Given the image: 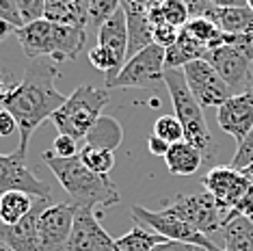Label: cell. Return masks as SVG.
I'll list each match as a JSON object with an SVG mask.
<instances>
[{
  "mask_svg": "<svg viewBox=\"0 0 253 251\" xmlns=\"http://www.w3.org/2000/svg\"><path fill=\"white\" fill-rule=\"evenodd\" d=\"M56 78H59V70H56L54 61L50 59L31 61L20 81V87L2 104V108H7L13 115L15 124H18L20 130L18 150L22 154H26L33 132L45 119H52V115L67 100L56 89Z\"/></svg>",
  "mask_w": 253,
  "mask_h": 251,
  "instance_id": "6da1fadb",
  "label": "cell"
},
{
  "mask_svg": "<svg viewBox=\"0 0 253 251\" xmlns=\"http://www.w3.org/2000/svg\"><path fill=\"white\" fill-rule=\"evenodd\" d=\"M43 163L56 175V182L65 188L72 204L78 208H108L119 204L117 186L111 182L108 175H97L87 169L80 161V156L74 158H59L52 150L43 152Z\"/></svg>",
  "mask_w": 253,
  "mask_h": 251,
  "instance_id": "7a4b0ae2",
  "label": "cell"
},
{
  "mask_svg": "<svg viewBox=\"0 0 253 251\" xmlns=\"http://www.w3.org/2000/svg\"><path fill=\"white\" fill-rule=\"evenodd\" d=\"M15 37L31 61L35 59H54L72 61L76 59L87 42V28L54 24L50 20H37L15 31Z\"/></svg>",
  "mask_w": 253,
  "mask_h": 251,
  "instance_id": "3957f363",
  "label": "cell"
},
{
  "mask_svg": "<svg viewBox=\"0 0 253 251\" xmlns=\"http://www.w3.org/2000/svg\"><path fill=\"white\" fill-rule=\"evenodd\" d=\"M163 83L167 84V89H169L175 117L180 119V124L184 128V141H188V143L197 147L206 158H210L212 152H214L212 134H210L208 124H206L204 108L193 98L191 89H188V84H186V78H184V72L182 70H165Z\"/></svg>",
  "mask_w": 253,
  "mask_h": 251,
  "instance_id": "277c9868",
  "label": "cell"
},
{
  "mask_svg": "<svg viewBox=\"0 0 253 251\" xmlns=\"http://www.w3.org/2000/svg\"><path fill=\"white\" fill-rule=\"evenodd\" d=\"M108 100H111L108 89L80 84L72 95H67L63 106L52 115V124L56 126L59 134H67L80 141L102 117V108L108 104Z\"/></svg>",
  "mask_w": 253,
  "mask_h": 251,
  "instance_id": "5b68a950",
  "label": "cell"
},
{
  "mask_svg": "<svg viewBox=\"0 0 253 251\" xmlns=\"http://www.w3.org/2000/svg\"><path fill=\"white\" fill-rule=\"evenodd\" d=\"M167 212H171L177 219L186 221L188 225H193L195 230H199L201 234L210 236L218 230H223L225 221H223V212L218 210L216 199L210 195L208 191H199V193H180L173 199L165 204Z\"/></svg>",
  "mask_w": 253,
  "mask_h": 251,
  "instance_id": "8992f818",
  "label": "cell"
},
{
  "mask_svg": "<svg viewBox=\"0 0 253 251\" xmlns=\"http://www.w3.org/2000/svg\"><path fill=\"white\" fill-rule=\"evenodd\" d=\"M132 219L134 223H141L149 227L152 232L165 236L167 241H177V243H191V245H199V247L208 249V251H225L223 247H218L216 243H212L210 236L201 234L199 230H195L193 225H188L186 221L177 219L167 210H147L143 206H132Z\"/></svg>",
  "mask_w": 253,
  "mask_h": 251,
  "instance_id": "52a82bcc",
  "label": "cell"
},
{
  "mask_svg": "<svg viewBox=\"0 0 253 251\" xmlns=\"http://www.w3.org/2000/svg\"><path fill=\"white\" fill-rule=\"evenodd\" d=\"M165 81V48L152 43L139 54L130 56L124 63L119 74L104 89H130V87H147V84Z\"/></svg>",
  "mask_w": 253,
  "mask_h": 251,
  "instance_id": "ba28073f",
  "label": "cell"
},
{
  "mask_svg": "<svg viewBox=\"0 0 253 251\" xmlns=\"http://www.w3.org/2000/svg\"><path fill=\"white\" fill-rule=\"evenodd\" d=\"M182 72L193 98L197 100L201 108H210V106L218 108L234 95L232 93L234 89L218 76V72L206 59L188 63V65L182 67Z\"/></svg>",
  "mask_w": 253,
  "mask_h": 251,
  "instance_id": "9c48e42d",
  "label": "cell"
},
{
  "mask_svg": "<svg viewBox=\"0 0 253 251\" xmlns=\"http://www.w3.org/2000/svg\"><path fill=\"white\" fill-rule=\"evenodd\" d=\"M204 191H208L216 199L218 210L223 212V221L232 210L243 202V197L249 191L251 178L240 169H234L232 165L227 167H212L201 180Z\"/></svg>",
  "mask_w": 253,
  "mask_h": 251,
  "instance_id": "30bf717a",
  "label": "cell"
},
{
  "mask_svg": "<svg viewBox=\"0 0 253 251\" xmlns=\"http://www.w3.org/2000/svg\"><path fill=\"white\" fill-rule=\"evenodd\" d=\"M78 206L72 202L50 204L37 219V234L42 251H63L67 249V241L74 227Z\"/></svg>",
  "mask_w": 253,
  "mask_h": 251,
  "instance_id": "8fae6325",
  "label": "cell"
},
{
  "mask_svg": "<svg viewBox=\"0 0 253 251\" xmlns=\"http://www.w3.org/2000/svg\"><path fill=\"white\" fill-rule=\"evenodd\" d=\"M11 191H22L33 197L52 199L50 186L28 169L26 154H22L20 150L11 154H0V197Z\"/></svg>",
  "mask_w": 253,
  "mask_h": 251,
  "instance_id": "7c38bea8",
  "label": "cell"
},
{
  "mask_svg": "<svg viewBox=\"0 0 253 251\" xmlns=\"http://www.w3.org/2000/svg\"><path fill=\"white\" fill-rule=\"evenodd\" d=\"M70 251H117L115 247V238H111L104 227L100 225L93 210L78 208L74 227L67 241Z\"/></svg>",
  "mask_w": 253,
  "mask_h": 251,
  "instance_id": "4fadbf2b",
  "label": "cell"
},
{
  "mask_svg": "<svg viewBox=\"0 0 253 251\" xmlns=\"http://www.w3.org/2000/svg\"><path fill=\"white\" fill-rule=\"evenodd\" d=\"M216 122L223 132L234 136L236 141H243L253 130V89L232 95L225 104L216 108Z\"/></svg>",
  "mask_w": 253,
  "mask_h": 251,
  "instance_id": "5bb4252c",
  "label": "cell"
},
{
  "mask_svg": "<svg viewBox=\"0 0 253 251\" xmlns=\"http://www.w3.org/2000/svg\"><path fill=\"white\" fill-rule=\"evenodd\" d=\"M212 67L218 72V76L225 81L232 89L249 87L251 84V61L245 54H240L232 45H218L206 52L204 56ZM251 89V87H249Z\"/></svg>",
  "mask_w": 253,
  "mask_h": 251,
  "instance_id": "9a60e30c",
  "label": "cell"
},
{
  "mask_svg": "<svg viewBox=\"0 0 253 251\" xmlns=\"http://www.w3.org/2000/svg\"><path fill=\"white\" fill-rule=\"evenodd\" d=\"M45 206H50V199L37 197L35 208L20 223H13V225L0 223V241L7 243L13 251H42V247H39V234H37V219L43 212Z\"/></svg>",
  "mask_w": 253,
  "mask_h": 251,
  "instance_id": "2e32d148",
  "label": "cell"
},
{
  "mask_svg": "<svg viewBox=\"0 0 253 251\" xmlns=\"http://www.w3.org/2000/svg\"><path fill=\"white\" fill-rule=\"evenodd\" d=\"M97 45L108 50L124 67V63L128 61V22L124 9H119L111 20H106L97 28Z\"/></svg>",
  "mask_w": 253,
  "mask_h": 251,
  "instance_id": "e0dca14e",
  "label": "cell"
},
{
  "mask_svg": "<svg viewBox=\"0 0 253 251\" xmlns=\"http://www.w3.org/2000/svg\"><path fill=\"white\" fill-rule=\"evenodd\" d=\"M204 18L212 20L227 35L253 33V11L249 7H216V4H210Z\"/></svg>",
  "mask_w": 253,
  "mask_h": 251,
  "instance_id": "ac0fdd59",
  "label": "cell"
},
{
  "mask_svg": "<svg viewBox=\"0 0 253 251\" xmlns=\"http://www.w3.org/2000/svg\"><path fill=\"white\" fill-rule=\"evenodd\" d=\"M206 52H208V48L204 43H199L184 28H180L175 43L165 50V70H182L188 63L204 59Z\"/></svg>",
  "mask_w": 253,
  "mask_h": 251,
  "instance_id": "d6986e66",
  "label": "cell"
},
{
  "mask_svg": "<svg viewBox=\"0 0 253 251\" xmlns=\"http://www.w3.org/2000/svg\"><path fill=\"white\" fill-rule=\"evenodd\" d=\"M204 161H206V156L195 145L188 143V141L173 143L165 156L167 169L173 175H195L201 169V163Z\"/></svg>",
  "mask_w": 253,
  "mask_h": 251,
  "instance_id": "ffe728a7",
  "label": "cell"
},
{
  "mask_svg": "<svg viewBox=\"0 0 253 251\" xmlns=\"http://www.w3.org/2000/svg\"><path fill=\"white\" fill-rule=\"evenodd\" d=\"M128 22V59L154 43V24L149 22L147 11L143 9H124Z\"/></svg>",
  "mask_w": 253,
  "mask_h": 251,
  "instance_id": "44dd1931",
  "label": "cell"
},
{
  "mask_svg": "<svg viewBox=\"0 0 253 251\" xmlns=\"http://www.w3.org/2000/svg\"><path fill=\"white\" fill-rule=\"evenodd\" d=\"M84 141H87V145H91V147H102V150L115 152L124 141L122 124H119L115 117L102 115L95 122L93 128L89 130V134L84 136Z\"/></svg>",
  "mask_w": 253,
  "mask_h": 251,
  "instance_id": "7402d4cb",
  "label": "cell"
},
{
  "mask_svg": "<svg viewBox=\"0 0 253 251\" xmlns=\"http://www.w3.org/2000/svg\"><path fill=\"white\" fill-rule=\"evenodd\" d=\"M35 202H37V197L22 193V191L4 193L0 197V223H4V225L20 223L24 216L31 214V210L35 208Z\"/></svg>",
  "mask_w": 253,
  "mask_h": 251,
  "instance_id": "603a6c76",
  "label": "cell"
},
{
  "mask_svg": "<svg viewBox=\"0 0 253 251\" xmlns=\"http://www.w3.org/2000/svg\"><path fill=\"white\" fill-rule=\"evenodd\" d=\"M225 251H253V221L247 216H234L223 227Z\"/></svg>",
  "mask_w": 253,
  "mask_h": 251,
  "instance_id": "cb8c5ba5",
  "label": "cell"
},
{
  "mask_svg": "<svg viewBox=\"0 0 253 251\" xmlns=\"http://www.w3.org/2000/svg\"><path fill=\"white\" fill-rule=\"evenodd\" d=\"M167 238L160 236V234L152 232L149 227L136 223L130 232H126L124 236H119L115 241V247L117 251H152L156 245L165 243Z\"/></svg>",
  "mask_w": 253,
  "mask_h": 251,
  "instance_id": "d4e9b609",
  "label": "cell"
},
{
  "mask_svg": "<svg viewBox=\"0 0 253 251\" xmlns=\"http://www.w3.org/2000/svg\"><path fill=\"white\" fill-rule=\"evenodd\" d=\"M80 161L87 169H91L93 173L97 175H108L111 169L115 167V156L113 152L108 150H102V147H91V145H84L80 150Z\"/></svg>",
  "mask_w": 253,
  "mask_h": 251,
  "instance_id": "484cf974",
  "label": "cell"
},
{
  "mask_svg": "<svg viewBox=\"0 0 253 251\" xmlns=\"http://www.w3.org/2000/svg\"><path fill=\"white\" fill-rule=\"evenodd\" d=\"M182 28H184V31H186L193 39H197L199 43H204L206 48H210V45L223 35L221 28H218L214 22L208 20V18H191Z\"/></svg>",
  "mask_w": 253,
  "mask_h": 251,
  "instance_id": "4316f807",
  "label": "cell"
},
{
  "mask_svg": "<svg viewBox=\"0 0 253 251\" xmlns=\"http://www.w3.org/2000/svg\"><path fill=\"white\" fill-rule=\"evenodd\" d=\"M154 134L171 145L177 143V141H184V128L175 115H160L154 122Z\"/></svg>",
  "mask_w": 253,
  "mask_h": 251,
  "instance_id": "83f0119b",
  "label": "cell"
},
{
  "mask_svg": "<svg viewBox=\"0 0 253 251\" xmlns=\"http://www.w3.org/2000/svg\"><path fill=\"white\" fill-rule=\"evenodd\" d=\"M122 9V0H91L89 4V24L100 28Z\"/></svg>",
  "mask_w": 253,
  "mask_h": 251,
  "instance_id": "f1b7e54d",
  "label": "cell"
},
{
  "mask_svg": "<svg viewBox=\"0 0 253 251\" xmlns=\"http://www.w3.org/2000/svg\"><path fill=\"white\" fill-rule=\"evenodd\" d=\"M160 11H163V20L171 26L182 28L191 20V13H188V4L186 0H165L160 4Z\"/></svg>",
  "mask_w": 253,
  "mask_h": 251,
  "instance_id": "f546056e",
  "label": "cell"
},
{
  "mask_svg": "<svg viewBox=\"0 0 253 251\" xmlns=\"http://www.w3.org/2000/svg\"><path fill=\"white\" fill-rule=\"evenodd\" d=\"M229 165H232L234 169H240V171L249 169L253 165V130L238 143V150H236Z\"/></svg>",
  "mask_w": 253,
  "mask_h": 251,
  "instance_id": "4dcf8cb0",
  "label": "cell"
},
{
  "mask_svg": "<svg viewBox=\"0 0 253 251\" xmlns=\"http://www.w3.org/2000/svg\"><path fill=\"white\" fill-rule=\"evenodd\" d=\"M20 4V15L26 24H33L37 20H43L45 15V0H18Z\"/></svg>",
  "mask_w": 253,
  "mask_h": 251,
  "instance_id": "1f68e13d",
  "label": "cell"
},
{
  "mask_svg": "<svg viewBox=\"0 0 253 251\" xmlns=\"http://www.w3.org/2000/svg\"><path fill=\"white\" fill-rule=\"evenodd\" d=\"M20 81L22 78L15 76L11 67L0 65V104H4L13 95V91L20 87Z\"/></svg>",
  "mask_w": 253,
  "mask_h": 251,
  "instance_id": "d6a6232c",
  "label": "cell"
},
{
  "mask_svg": "<svg viewBox=\"0 0 253 251\" xmlns=\"http://www.w3.org/2000/svg\"><path fill=\"white\" fill-rule=\"evenodd\" d=\"M0 20L11 24L13 28L24 26V20H22V15H20L18 0H0Z\"/></svg>",
  "mask_w": 253,
  "mask_h": 251,
  "instance_id": "836d02e7",
  "label": "cell"
},
{
  "mask_svg": "<svg viewBox=\"0 0 253 251\" xmlns=\"http://www.w3.org/2000/svg\"><path fill=\"white\" fill-rule=\"evenodd\" d=\"M177 35H180V28L167 24V22L154 26V43L160 45V48H165V50L169 48V45H173V43H175Z\"/></svg>",
  "mask_w": 253,
  "mask_h": 251,
  "instance_id": "e575fe53",
  "label": "cell"
},
{
  "mask_svg": "<svg viewBox=\"0 0 253 251\" xmlns=\"http://www.w3.org/2000/svg\"><path fill=\"white\" fill-rule=\"evenodd\" d=\"M52 152L59 158H74V156H78V141L74 136L59 134L52 143Z\"/></svg>",
  "mask_w": 253,
  "mask_h": 251,
  "instance_id": "d590c367",
  "label": "cell"
},
{
  "mask_svg": "<svg viewBox=\"0 0 253 251\" xmlns=\"http://www.w3.org/2000/svg\"><path fill=\"white\" fill-rule=\"evenodd\" d=\"M225 45L236 48L253 63V33H247V35H227L225 33Z\"/></svg>",
  "mask_w": 253,
  "mask_h": 251,
  "instance_id": "8d00e7d4",
  "label": "cell"
},
{
  "mask_svg": "<svg viewBox=\"0 0 253 251\" xmlns=\"http://www.w3.org/2000/svg\"><path fill=\"white\" fill-rule=\"evenodd\" d=\"M249 178H251V175H249ZM234 216H247V219L253 221V178H251L249 191H247V195L243 197V202H240L238 206H236L232 212L225 216V223H227V221H232ZM223 227H225V225H223Z\"/></svg>",
  "mask_w": 253,
  "mask_h": 251,
  "instance_id": "74e56055",
  "label": "cell"
},
{
  "mask_svg": "<svg viewBox=\"0 0 253 251\" xmlns=\"http://www.w3.org/2000/svg\"><path fill=\"white\" fill-rule=\"evenodd\" d=\"M152 251H208L199 245H191V243H177V241H165L156 245Z\"/></svg>",
  "mask_w": 253,
  "mask_h": 251,
  "instance_id": "f35d334b",
  "label": "cell"
},
{
  "mask_svg": "<svg viewBox=\"0 0 253 251\" xmlns=\"http://www.w3.org/2000/svg\"><path fill=\"white\" fill-rule=\"evenodd\" d=\"M169 147H171V143H167V141H163L156 134H152L147 139V150H149V154H154V156H158V158H165L167 152H169Z\"/></svg>",
  "mask_w": 253,
  "mask_h": 251,
  "instance_id": "ab89813d",
  "label": "cell"
},
{
  "mask_svg": "<svg viewBox=\"0 0 253 251\" xmlns=\"http://www.w3.org/2000/svg\"><path fill=\"white\" fill-rule=\"evenodd\" d=\"M15 128H18V124H15L13 115L7 108H0V136H9Z\"/></svg>",
  "mask_w": 253,
  "mask_h": 251,
  "instance_id": "60d3db41",
  "label": "cell"
},
{
  "mask_svg": "<svg viewBox=\"0 0 253 251\" xmlns=\"http://www.w3.org/2000/svg\"><path fill=\"white\" fill-rule=\"evenodd\" d=\"M216 7H247V0H210Z\"/></svg>",
  "mask_w": 253,
  "mask_h": 251,
  "instance_id": "b9f144b4",
  "label": "cell"
},
{
  "mask_svg": "<svg viewBox=\"0 0 253 251\" xmlns=\"http://www.w3.org/2000/svg\"><path fill=\"white\" fill-rule=\"evenodd\" d=\"M15 31H18V28H13L11 24H7V22L0 20V42H4L9 35H15Z\"/></svg>",
  "mask_w": 253,
  "mask_h": 251,
  "instance_id": "7bdbcfd3",
  "label": "cell"
},
{
  "mask_svg": "<svg viewBox=\"0 0 253 251\" xmlns=\"http://www.w3.org/2000/svg\"><path fill=\"white\" fill-rule=\"evenodd\" d=\"M70 2H74L80 11H84V13L89 15V4H91V0H70Z\"/></svg>",
  "mask_w": 253,
  "mask_h": 251,
  "instance_id": "ee69618b",
  "label": "cell"
},
{
  "mask_svg": "<svg viewBox=\"0 0 253 251\" xmlns=\"http://www.w3.org/2000/svg\"><path fill=\"white\" fill-rule=\"evenodd\" d=\"M0 251H13V249H11L7 243H2V241H0Z\"/></svg>",
  "mask_w": 253,
  "mask_h": 251,
  "instance_id": "f6af8a7d",
  "label": "cell"
},
{
  "mask_svg": "<svg viewBox=\"0 0 253 251\" xmlns=\"http://www.w3.org/2000/svg\"><path fill=\"white\" fill-rule=\"evenodd\" d=\"M245 173H247V175H251V178H253V165H251L249 169H245Z\"/></svg>",
  "mask_w": 253,
  "mask_h": 251,
  "instance_id": "bcb514c9",
  "label": "cell"
},
{
  "mask_svg": "<svg viewBox=\"0 0 253 251\" xmlns=\"http://www.w3.org/2000/svg\"><path fill=\"white\" fill-rule=\"evenodd\" d=\"M247 7H249V9L253 11V0H247Z\"/></svg>",
  "mask_w": 253,
  "mask_h": 251,
  "instance_id": "7dc6e473",
  "label": "cell"
},
{
  "mask_svg": "<svg viewBox=\"0 0 253 251\" xmlns=\"http://www.w3.org/2000/svg\"><path fill=\"white\" fill-rule=\"evenodd\" d=\"M63 251H70V249H63Z\"/></svg>",
  "mask_w": 253,
  "mask_h": 251,
  "instance_id": "c3c4849f",
  "label": "cell"
}]
</instances>
